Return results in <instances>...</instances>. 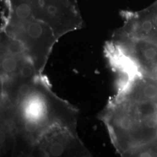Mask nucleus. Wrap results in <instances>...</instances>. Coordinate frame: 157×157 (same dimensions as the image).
Returning a JSON list of instances; mask_svg holds the SVG:
<instances>
[{
	"mask_svg": "<svg viewBox=\"0 0 157 157\" xmlns=\"http://www.w3.org/2000/svg\"><path fill=\"white\" fill-rule=\"evenodd\" d=\"M78 109L54 94L43 75L35 78L27 94L6 109L4 118L12 122L15 135V151L24 144L23 154L33 155L43 135L59 127L76 130Z\"/></svg>",
	"mask_w": 157,
	"mask_h": 157,
	"instance_id": "obj_1",
	"label": "nucleus"
},
{
	"mask_svg": "<svg viewBox=\"0 0 157 157\" xmlns=\"http://www.w3.org/2000/svg\"><path fill=\"white\" fill-rule=\"evenodd\" d=\"M98 118L121 156L157 157V102L112 97Z\"/></svg>",
	"mask_w": 157,
	"mask_h": 157,
	"instance_id": "obj_2",
	"label": "nucleus"
},
{
	"mask_svg": "<svg viewBox=\"0 0 157 157\" xmlns=\"http://www.w3.org/2000/svg\"><path fill=\"white\" fill-rule=\"evenodd\" d=\"M33 155L43 157H90L91 153L78 137L77 131L55 127L40 138Z\"/></svg>",
	"mask_w": 157,
	"mask_h": 157,
	"instance_id": "obj_3",
	"label": "nucleus"
},
{
	"mask_svg": "<svg viewBox=\"0 0 157 157\" xmlns=\"http://www.w3.org/2000/svg\"><path fill=\"white\" fill-rule=\"evenodd\" d=\"M109 42L128 58L142 75L157 80V42L115 33Z\"/></svg>",
	"mask_w": 157,
	"mask_h": 157,
	"instance_id": "obj_4",
	"label": "nucleus"
},
{
	"mask_svg": "<svg viewBox=\"0 0 157 157\" xmlns=\"http://www.w3.org/2000/svg\"><path fill=\"white\" fill-rule=\"evenodd\" d=\"M124 25L114 33L133 39L157 42V0L140 11L121 12Z\"/></svg>",
	"mask_w": 157,
	"mask_h": 157,
	"instance_id": "obj_5",
	"label": "nucleus"
},
{
	"mask_svg": "<svg viewBox=\"0 0 157 157\" xmlns=\"http://www.w3.org/2000/svg\"><path fill=\"white\" fill-rule=\"evenodd\" d=\"M117 95L130 101L157 102V80L138 75L122 81Z\"/></svg>",
	"mask_w": 157,
	"mask_h": 157,
	"instance_id": "obj_6",
	"label": "nucleus"
},
{
	"mask_svg": "<svg viewBox=\"0 0 157 157\" xmlns=\"http://www.w3.org/2000/svg\"><path fill=\"white\" fill-rule=\"evenodd\" d=\"M27 60L30 59L26 56L1 53V80L17 76L23 63Z\"/></svg>",
	"mask_w": 157,
	"mask_h": 157,
	"instance_id": "obj_7",
	"label": "nucleus"
}]
</instances>
